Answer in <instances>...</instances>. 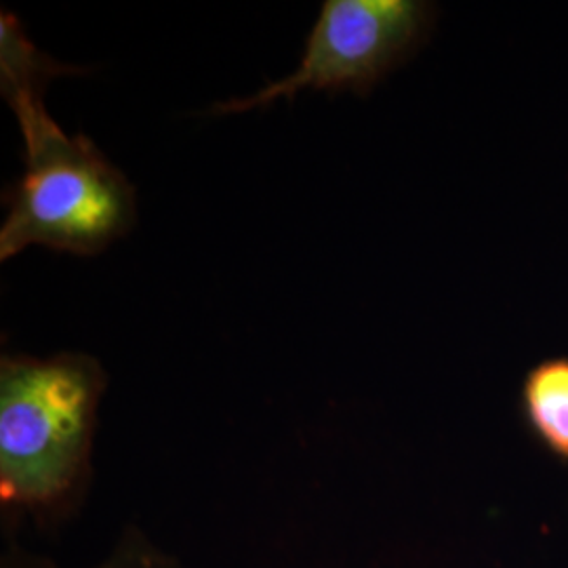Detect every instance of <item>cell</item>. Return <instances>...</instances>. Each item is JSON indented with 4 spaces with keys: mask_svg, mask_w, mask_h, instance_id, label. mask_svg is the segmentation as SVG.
Listing matches in <instances>:
<instances>
[{
    "mask_svg": "<svg viewBox=\"0 0 568 568\" xmlns=\"http://www.w3.org/2000/svg\"><path fill=\"white\" fill-rule=\"evenodd\" d=\"M434 13V4L422 0H325L295 72L209 112L243 114L295 100L304 89L366 95L426 41Z\"/></svg>",
    "mask_w": 568,
    "mask_h": 568,
    "instance_id": "3957f363",
    "label": "cell"
},
{
    "mask_svg": "<svg viewBox=\"0 0 568 568\" xmlns=\"http://www.w3.org/2000/svg\"><path fill=\"white\" fill-rule=\"evenodd\" d=\"M79 72H82L81 68L65 65L42 53L28 39L21 21L13 13H0V93L20 122L21 135L51 119L44 108L47 84L58 77Z\"/></svg>",
    "mask_w": 568,
    "mask_h": 568,
    "instance_id": "277c9868",
    "label": "cell"
},
{
    "mask_svg": "<svg viewBox=\"0 0 568 568\" xmlns=\"http://www.w3.org/2000/svg\"><path fill=\"white\" fill-rule=\"evenodd\" d=\"M21 138L26 171L2 196V262L34 244L91 257L135 227L133 185L89 138L65 135L53 119Z\"/></svg>",
    "mask_w": 568,
    "mask_h": 568,
    "instance_id": "7a4b0ae2",
    "label": "cell"
},
{
    "mask_svg": "<svg viewBox=\"0 0 568 568\" xmlns=\"http://www.w3.org/2000/svg\"><path fill=\"white\" fill-rule=\"evenodd\" d=\"M105 375L95 358L2 356L0 497L9 506L61 499L87 467Z\"/></svg>",
    "mask_w": 568,
    "mask_h": 568,
    "instance_id": "6da1fadb",
    "label": "cell"
},
{
    "mask_svg": "<svg viewBox=\"0 0 568 568\" xmlns=\"http://www.w3.org/2000/svg\"><path fill=\"white\" fill-rule=\"evenodd\" d=\"M520 410L535 440L568 466V356H551L528 368Z\"/></svg>",
    "mask_w": 568,
    "mask_h": 568,
    "instance_id": "5b68a950",
    "label": "cell"
}]
</instances>
